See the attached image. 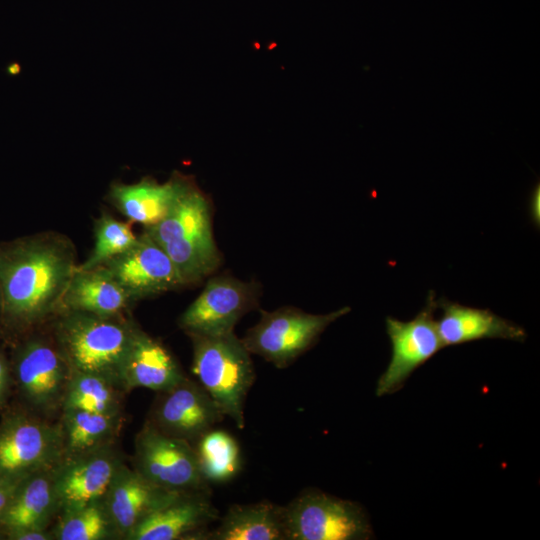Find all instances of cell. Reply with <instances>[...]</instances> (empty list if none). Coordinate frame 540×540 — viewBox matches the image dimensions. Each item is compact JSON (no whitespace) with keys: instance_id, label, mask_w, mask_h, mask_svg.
<instances>
[{"instance_id":"cell-1","label":"cell","mask_w":540,"mask_h":540,"mask_svg":"<svg viewBox=\"0 0 540 540\" xmlns=\"http://www.w3.org/2000/svg\"><path fill=\"white\" fill-rule=\"evenodd\" d=\"M77 266L74 244L56 232L0 243L2 334H24L56 315Z\"/></svg>"},{"instance_id":"cell-2","label":"cell","mask_w":540,"mask_h":540,"mask_svg":"<svg viewBox=\"0 0 540 540\" xmlns=\"http://www.w3.org/2000/svg\"><path fill=\"white\" fill-rule=\"evenodd\" d=\"M206 195L191 180L157 224L144 231L169 256L185 285L210 276L221 264Z\"/></svg>"},{"instance_id":"cell-3","label":"cell","mask_w":540,"mask_h":540,"mask_svg":"<svg viewBox=\"0 0 540 540\" xmlns=\"http://www.w3.org/2000/svg\"><path fill=\"white\" fill-rule=\"evenodd\" d=\"M56 315L55 342L70 371L98 374L121 384L120 369L137 327L133 321L123 314L61 311Z\"/></svg>"},{"instance_id":"cell-4","label":"cell","mask_w":540,"mask_h":540,"mask_svg":"<svg viewBox=\"0 0 540 540\" xmlns=\"http://www.w3.org/2000/svg\"><path fill=\"white\" fill-rule=\"evenodd\" d=\"M188 336L193 346V374L223 414L243 429L245 401L256 378L251 353L234 331Z\"/></svg>"},{"instance_id":"cell-5","label":"cell","mask_w":540,"mask_h":540,"mask_svg":"<svg viewBox=\"0 0 540 540\" xmlns=\"http://www.w3.org/2000/svg\"><path fill=\"white\" fill-rule=\"evenodd\" d=\"M350 311L347 306L327 314H311L288 306L261 310L259 321L241 340L251 354L277 368H286L316 344L330 324Z\"/></svg>"},{"instance_id":"cell-6","label":"cell","mask_w":540,"mask_h":540,"mask_svg":"<svg viewBox=\"0 0 540 540\" xmlns=\"http://www.w3.org/2000/svg\"><path fill=\"white\" fill-rule=\"evenodd\" d=\"M286 540H367L373 531L356 502L306 489L283 506Z\"/></svg>"},{"instance_id":"cell-7","label":"cell","mask_w":540,"mask_h":540,"mask_svg":"<svg viewBox=\"0 0 540 540\" xmlns=\"http://www.w3.org/2000/svg\"><path fill=\"white\" fill-rule=\"evenodd\" d=\"M135 470L155 486L176 493L210 492L190 442L147 423L135 440Z\"/></svg>"},{"instance_id":"cell-8","label":"cell","mask_w":540,"mask_h":540,"mask_svg":"<svg viewBox=\"0 0 540 540\" xmlns=\"http://www.w3.org/2000/svg\"><path fill=\"white\" fill-rule=\"evenodd\" d=\"M62 452L60 430L28 413L7 412L0 422V478L18 483L50 469Z\"/></svg>"},{"instance_id":"cell-9","label":"cell","mask_w":540,"mask_h":540,"mask_svg":"<svg viewBox=\"0 0 540 540\" xmlns=\"http://www.w3.org/2000/svg\"><path fill=\"white\" fill-rule=\"evenodd\" d=\"M437 309L435 294L430 292L425 306L413 319H385L391 357L377 381L375 393L378 397L400 390L416 369L444 348L435 319Z\"/></svg>"},{"instance_id":"cell-10","label":"cell","mask_w":540,"mask_h":540,"mask_svg":"<svg viewBox=\"0 0 540 540\" xmlns=\"http://www.w3.org/2000/svg\"><path fill=\"white\" fill-rule=\"evenodd\" d=\"M10 365L13 384L33 409L53 410L62 403L71 371L55 339H23L15 346Z\"/></svg>"},{"instance_id":"cell-11","label":"cell","mask_w":540,"mask_h":540,"mask_svg":"<svg viewBox=\"0 0 540 540\" xmlns=\"http://www.w3.org/2000/svg\"><path fill=\"white\" fill-rule=\"evenodd\" d=\"M259 285L229 275L208 279L199 296L178 319L187 335L216 336L234 331L238 321L258 305Z\"/></svg>"},{"instance_id":"cell-12","label":"cell","mask_w":540,"mask_h":540,"mask_svg":"<svg viewBox=\"0 0 540 540\" xmlns=\"http://www.w3.org/2000/svg\"><path fill=\"white\" fill-rule=\"evenodd\" d=\"M101 266L132 303L186 286L166 252L145 232L130 249Z\"/></svg>"},{"instance_id":"cell-13","label":"cell","mask_w":540,"mask_h":540,"mask_svg":"<svg viewBox=\"0 0 540 540\" xmlns=\"http://www.w3.org/2000/svg\"><path fill=\"white\" fill-rule=\"evenodd\" d=\"M224 417L202 385L186 377L174 387L159 392L149 423L166 435L196 442Z\"/></svg>"},{"instance_id":"cell-14","label":"cell","mask_w":540,"mask_h":540,"mask_svg":"<svg viewBox=\"0 0 540 540\" xmlns=\"http://www.w3.org/2000/svg\"><path fill=\"white\" fill-rule=\"evenodd\" d=\"M106 448L67 458L54 468L56 507L63 515L103 500L122 465Z\"/></svg>"},{"instance_id":"cell-15","label":"cell","mask_w":540,"mask_h":540,"mask_svg":"<svg viewBox=\"0 0 540 540\" xmlns=\"http://www.w3.org/2000/svg\"><path fill=\"white\" fill-rule=\"evenodd\" d=\"M219 512L210 500V492L183 493L143 518L126 535L132 540H175L206 538V527L216 521Z\"/></svg>"},{"instance_id":"cell-16","label":"cell","mask_w":540,"mask_h":540,"mask_svg":"<svg viewBox=\"0 0 540 540\" xmlns=\"http://www.w3.org/2000/svg\"><path fill=\"white\" fill-rule=\"evenodd\" d=\"M180 494L159 488L136 470L121 465L102 505L111 526L126 536L143 518Z\"/></svg>"},{"instance_id":"cell-17","label":"cell","mask_w":540,"mask_h":540,"mask_svg":"<svg viewBox=\"0 0 540 540\" xmlns=\"http://www.w3.org/2000/svg\"><path fill=\"white\" fill-rule=\"evenodd\" d=\"M186 377L172 353L137 326L120 369L121 384L127 389L143 387L160 392Z\"/></svg>"},{"instance_id":"cell-18","label":"cell","mask_w":540,"mask_h":540,"mask_svg":"<svg viewBox=\"0 0 540 540\" xmlns=\"http://www.w3.org/2000/svg\"><path fill=\"white\" fill-rule=\"evenodd\" d=\"M437 305L441 309L437 329L444 347L482 339L523 342L527 338L523 327L489 309L469 307L446 298L437 300Z\"/></svg>"},{"instance_id":"cell-19","label":"cell","mask_w":540,"mask_h":540,"mask_svg":"<svg viewBox=\"0 0 540 540\" xmlns=\"http://www.w3.org/2000/svg\"><path fill=\"white\" fill-rule=\"evenodd\" d=\"M190 179L174 174L167 182L144 178L134 184L114 183L109 190L112 204L129 219L144 228L160 222L190 183Z\"/></svg>"},{"instance_id":"cell-20","label":"cell","mask_w":540,"mask_h":540,"mask_svg":"<svg viewBox=\"0 0 540 540\" xmlns=\"http://www.w3.org/2000/svg\"><path fill=\"white\" fill-rule=\"evenodd\" d=\"M130 304L132 302L125 291L104 267L76 268L58 312L78 311L98 316H116L123 314Z\"/></svg>"},{"instance_id":"cell-21","label":"cell","mask_w":540,"mask_h":540,"mask_svg":"<svg viewBox=\"0 0 540 540\" xmlns=\"http://www.w3.org/2000/svg\"><path fill=\"white\" fill-rule=\"evenodd\" d=\"M57 509L54 491V467L33 473L16 486L0 521V531L8 538L30 529H44Z\"/></svg>"},{"instance_id":"cell-22","label":"cell","mask_w":540,"mask_h":540,"mask_svg":"<svg viewBox=\"0 0 540 540\" xmlns=\"http://www.w3.org/2000/svg\"><path fill=\"white\" fill-rule=\"evenodd\" d=\"M205 540H286L283 506L270 501L232 505Z\"/></svg>"},{"instance_id":"cell-23","label":"cell","mask_w":540,"mask_h":540,"mask_svg":"<svg viewBox=\"0 0 540 540\" xmlns=\"http://www.w3.org/2000/svg\"><path fill=\"white\" fill-rule=\"evenodd\" d=\"M117 416L64 409L60 433L65 459L107 446L116 432Z\"/></svg>"},{"instance_id":"cell-24","label":"cell","mask_w":540,"mask_h":540,"mask_svg":"<svg viewBox=\"0 0 540 540\" xmlns=\"http://www.w3.org/2000/svg\"><path fill=\"white\" fill-rule=\"evenodd\" d=\"M116 384L98 374L71 372L62 400L63 408L118 415L120 397Z\"/></svg>"},{"instance_id":"cell-25","label":"cell","mask_w":540,"mask_h":540,"mask_svg":"<svg viewBox=\"0 0 540 540\" xmlns=\"http://www.w3.org/2000/svg\"><path fill=\"white\" fill-rule=\"evenodd\" d=\"M201 472L208 483H223L241 469L240 448L225 430L211 429L194 446Z\"/></svg>"},{"instance_id":"cell-26","label":"cell","mask_w":540,"mask_h":540,"mask_svg":"<svg viewBox=\"0 0 540 540\" xmlns=\"http://www.w3.org/2000/svg\"><path fill=\"white\" fill-rule=\"evenodd\" d=\"M95 243L88 258L78 269H91L101 266L108 260L130 249L138 240L130 223L103 214L94 226Z\"/></svg>"},{"instance_id":"cell-27","label":"cell","mask_w":540,"mask_h":540,"mask_svg":"<svg viewBox=\"0 0 540 540\" xmlns=\"http://www.w3.org/2000/svg\"><path fill=\"white\" fill-rule=\"evenodd\" d=\"M110 521L101 502L63 515L56 529L60 540H99L108 535Z\"/></svg>"},{"instance_id":"cell-28","label":"cell","mask_w":540,"mask_h":540,"mask_svg":"<svg viewBox=\"0 0 540 540\" xmlns=\"http://www.w3.org/2000/svg\"><path fill=\"white\" fill-rule=\"evenodd\" d=\"M13 384L10 360L0 350V409L7 403L11 385Z\"/></svg>"},{"instance_id":"cell-29","label":"cell","mask_w":540,"mask_h":540,"mask_svg":"<svg viewBox=\"0 0 540 540\" xmlns=\"http://www.w3.org/2000/svg\"><path fill=\"white\" fill-rule=\"evenodd\" d=\"M52 536L44 529H30L17 532L8 537L12 540H47Z\"/></svg>"},{"instance_id":"cell-30","label":"cell","mask_w":540,"mask_h":540,"mask_svg":"<svg viewBox=\"0 0 540 540\" xmlns=\"http://www.w3.org/2000/svg\"><path fill=\"white\" fill-rule=\"evenodd\" d=\"M529 214L534 225L539 228L540 225V189L537 185L531 195L529 203Z\"/></svg>"},{"instance_id":"cell-31","label":"cell","mask_w":540,"mask_h":540,"mask_svg":"<svg viewBox=\"0 0 540 540\" xmlns=\"http://www.w3.org/2000/svg\"><path fill=\"white\" fill-rule=\"evenodd\" d=\"M8 72L12 75L18 74L20 72V66L17 63H13L8 67Z\"/></svg>"},{"instance_id":"cell-32","label":"cell","mask_w":540,"mask_h":540,"mask_svg":"<svg viewBox=\"0 0 540 540\" xmlns=\"http://www.w3.org/2000/svg\"><path fill=\"white\" fill-rule=\"evenodd\" d=\"M0 334H2V313H1V302H0Z\"/></svg>"},{"instance_id":"cell-33","label":"cell","mask_w":540,"mask_h":540,"mask_svg":"<svg viewBox=\"0 0 540 540\" xmlns=\"http://www.w3.org/2000/svg\"><path fill=\"white\" fill-rule=\"evenodd\" d=\"M3 537H4V535H3V533L0 531V538H3Z\"/></svg>"}]
</instances>
